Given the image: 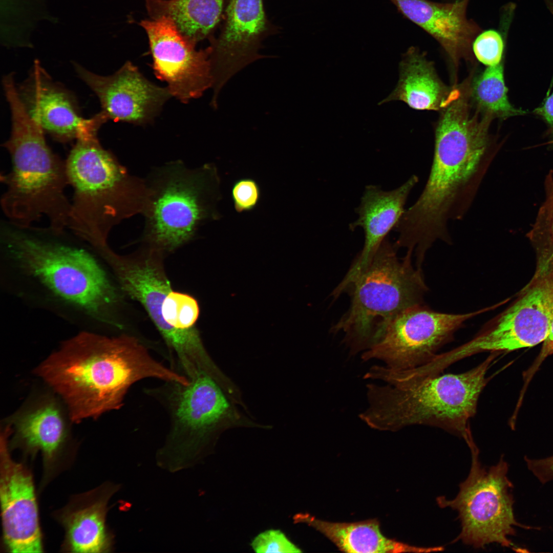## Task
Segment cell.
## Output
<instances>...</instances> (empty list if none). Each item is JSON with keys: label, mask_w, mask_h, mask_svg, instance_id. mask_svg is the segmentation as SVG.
Returning a JSON list of instances; mask_svg holds the SVG:
<instances>
[{"label": "cell", "mask_w": 553, "mask_h": 553, "mask_svg": "<svg viewBox=\"0 0 553 553\" xmlns=\"http://www.w3.org/2000/svg\"><path fill=\"white\" fill-rule=\"evenodd\" d=\"M144 237L157 251L173 250L192 240L206 221L219 217L220 178L213 164L189 168L176 161L145 179Z\"/></svg>", "instance_id": "cell-9"}, {"label": "cell", "mask_w": 553, "mask_h": 553, "mask_svg": "<svg viewBox=\"0 0 553 553\" xmlns=\"http://www.w3.org/2000/svg\"><path fill=\"white\" fill-rule=\"evenodd\" d=\"M535 112L546 121L550 126L553 133V93L546 99L541 107L536 109Z\"/></svg>", "instance_id": "cell-33"}, {"label": "cell", "mask_w": 553, "mask_h": 553, "mask_svg": "<svg viewBox=\"0 0 553 553\" xmlns=\"http://www.w3.org/2000/svg\"><path fill=\"white\" fill-rule=\"evenodd\" d=\"M418 181L413 175L399 187L384 190L376 185H368L356 208L357 219L349 225L353 230L361 228L364 233L363 248L341 281L347 286L353 283L371 263L389 232L395 228L404 213L411 192Z\"/></svg>", "instance_id": "cell-20"}, {"label": "cell", "mask_w": 553, "mask_h": 553, "mask_svg": "<svg viewBox=\"0 0 553 553\" xmlns=\"http://www.w3.org/2000/svg\"><path fill=\"white\" fill-rule=\"evenodd\" d=\"M148 38L156 77L182 103L198 98L212 86L210 48L197 50L171 18L163 16L140 23Z\"/></svg>", "instance_id": "cell-14"}, {"label": "cell", "mask_w": 553, "mask_h": 553, "mask_svg": "<svg viewBox=\"0 0 553 553\" xmlns=\"http://www.w3.org/2000/svg\"><path fill=\"white\" fill-rule=\"evenodd\" d=\"M495 356L491 354L474 368L459 374L415 377L383 366H373L367 379L386 383L367 385V408L359 417L369 427L397 431L413 425L441 429L473 439L469 422L476 413L479 397L490 378L487 372Z\"/></svg>", "instance_id": "cell-4"}, {"label": "cell", "mask_w": 553, "mask_h": 553, "mask_svg": "<svg viewBox=\"0 0 553 553\" xmlns=\"http://www.w3.org/2000/svg\"><path fill=\"white\" fill-rule=\"evenodd\" d=\"M34 373L61 399L77 423L120 409L131 387L142 379L185 381L134 336L83 330L62 342Z\"/></svg>", "instance_id": "cell-3"}, {"label": "cell", "mask_w": 553, "mask_h": 553, "mask_svg": "<svg viewBox=\"0 0 553 553\" xmlns=\"http://www.w3.org/2000/svg\"><path fill=\"white\" fill-rule=\"evenodd\" d=\"M494 307L452 314L432 310L422 304L414 306L389 323L376 343L362 353L361 358L379 360L396 370L420 367L434 358L466 320Z\"/></svg>", "instance_id": "cell-13"}, {"label": "cell", "mask_w": 553, "mask_h": 553, "mask_svg": "<svg viewBox=\"0 0 553 553\" xmlns=\"http://www.w3.org/2000/svg\"><path fill=\"white\" fill-rule=\"evenodd\" d=\"M225 13L221 32L209 46L215 95L248 66L268 58L260 53L268 29L263 0H227Z\"/></svg>", "instance_id": "cell-16"}, {"label": "cell", "mask_w": 553, "mask_h": 553, "mask_svg": "<svg viewBox=\"0 0 553 553\" xmlns=\"http://www.w3.org/2000/svg\"><path fill=\"white\" fill-rule=\"evenodd\" d=\"M97 134L78 137L66 160L73 189L67 228L93 249L108 245L115 225L142 214L147 196L145 179L131 175Z\"/></svg>", "instance_id": "cell-6"}, {"label": "cell", "mask_w": 553, "mask_h": 553, "mask_svg": "<svg viewBox=\"0 0 553 553\" xmlns=\"http://www.w3.org/2000/svg\"><path fill=\"white\" fill-rule=\"evenodd\" d=\"M507 92L501 63L487 67L470 87V96L478 111L492 118H507L524 113L510 103Z\"/></svg>", "instance_id": "cell-26"}, {"label": "cell", "mask_w": 553, "mask_h": 553, "mask_svg": "<svg viewBox=\"0 0 553 553\" xmlns=\"http://www.w3.org/2000/svg\"><path fill=\"white\" fill-rule=\"evenodd\" d=\"M156 258L145 256L124 263L118 274L121 287L145 309L182 373L192 377L200 372H210L216 363L197 328L180 331L175 328L176 308L182 293L172 289Z\"/></svg>", "instance_id": "cell-12"}, {"label": "cell", "mask_w": 553, "mask_h": 553, "mask_svg": "<svg viewBox=\"0 0 553 553\" xmlns=\"http://www.w3.org/2000/svg\"><path fill=\"white\" fill-rule=\"evenodd\" d=\"M10 427L1 435L0 499L3 537L11 552L43 551L33 480L28 469L12 459L8 448Z\"/></svg>", "instance_id": "cell-15"}, {"label": "cell", "mask_w": 553, "mask_h": 553, "mask_svg": "<svg viewBox=\"0 0 553 553\" xmlns=\"http://www.w3.org/2000/svg\"><path fill=\"white\" fill-rule=\"evenodd\" d=\"M468 446L471 465L467 478L459 484L458 494L452 499L443 496L436 498L440 508H450L458 513L461 529L453 542L461 541L475 548L497 543L518 551L520 549L508 537L516 535V526L528 529L532 527L515 519L514 486L507 475L508 463L502 456L496 464L483 466L475 442Z\"/></svg>", "instance_id": "cell-10"}, {"label": "cell", "mask_w": 553, "mask_h": 553, "mask_svg": "<svg viewBox=\"0 0 553 553\" xmlns=\"http://www.w3.org/2000/svg\"><path fill=\"white\" fill-rule=\"evenodd\" d=\"M396 251L386 238L370 264L346 291L350 306L331 331L344 333L343 341L352 355L372 347L398 314L422 304L427 286L421 270L412 266V253L407 252L400 261Z\"/></svg>", "instance_id": "cell-8"}, {"label": "cell", "mask_w": 553, "mask_h": 553, "mask_svg": "<svg viewBox=\"0 0 553 553\" xmlns=\"http://www.w3.org/2000/svg\"><path fill=\"white\" fill-rule=\"evenodd\" d=\"M452 90L440 80L424 55L411 47L400 62L396 87L379 104L400 100L413 109L441 111L447 104Z\"/></svg>", "instance_id": "cell-24"}, {"label": "cell", "mask_w": 553, "mask_h": 553, "mask_svg": "<svg viewBox=\"0 0 553 553\" xmlns=\"http://www.w3.org/2000/svg\"><path fill=\"white\" fill-rule=\"evenodd\" d=\"M528 469L542 484L553 480V456L539 459L524 457Z\"/></svg>", "instance_id": "cell-31"}, {"label": "cell", "mask_w": 553, "mask_h": 553, "mask_svg": "<svg viewBox=\"0 0 553 553\" xmlns=\"http://www.w3.org/2000/svg\"><path fill=\"white\" fill-rule=\"evenodd\" d=\"M553 354V310L548 335L543 342L536 364L538 366L548 356Z\"/></svg>", "instance_id": "cell-32"}, {"label": "cell", "mask_w": 553, "mask_h": 553, "mask_svg": "<svg viewBox=\"0 0 553 553\" xmlns=\"http://www.w3.org/2000/svg\"><path fill=\"white\" fill-rule=\"evenodd\" d=\"M461 1V0H455V1Z\"/></svg>", "instance_id": "cell-35"}, {"label": "cell", "mask_w": 553, "mask_h": 553, "mask_svg": "<svg viewBox=\"0 0 553 553\" xmlns=\"http://www.w3.org/2000/svg\"><path fill=\"white\" fill-rule=\"evenodd\" d=\"M0 242L1 283L13 296L83 331L98 332L112 322L116 289L85 242L65 230L9 221L1 225Z\"/></svg>", "instance_id": "cell-1"}, {"label": "cell", "mask_w": 553, "mask_h": 553, "mask_svg": "<svg viewBox=\"0 0 553 553\" xmlns=\"http://www.w3.org/2000/svg\"><path fill=\"white\" fill-rule=\"evenodd\" d=\"M406 18L433 36L455 63L470 55L479 27L467 19L469 0L439 3L428 0H390Z\"/></svg>", "instance_id": "cell-21"}, {"label": "cell", "mask_w": 553, "mask_h": 553, "mask_svg": "<svg viewBox=\"0 0 553 553\" xmlns=\"http://www.w3.org/2000/svg\"><path fill=\"white\" fill-rule=\"evenodd\" d=\"M74 67L98 97L102 111L114 121L137 125L151 122L172 97L167 87L148 80L130 61L107 76L93 73L77 63Z\"/></svg>", "instance_id": "cell-17"}, {"label": "cell", "mask_w": 553, "mask_h": 553, "mask_svg": "<svg viewBox=\"0 0 553 553\" xmlns=\"http://www.w3.org/2000/svg\"><path fill=\"white\" fill-rule=\"evenodd\" d=\"M143 391L160 403L168 415V432L158 455L167 459V467L173 471L188 465L227 429L271 428L243 413L222 388L205 374L187 384L164 381Z\"/></svg>", "instance_id": "cell-7"}, {"label": "cell", "mask_w": 553, "mask_h": 553, "mask_svg": "<svg viewBox=\"0 0 553 553\" xmlns=\"http://www.w3.org/2000/svg\"><path fill=\"white\" fill-rule=\"evenodd\" d=\"M545 199L530 231L544 235L553 242V170L544 179Z\"/></svg>", "instance_id": "cell-29"}, {"label": "cell", "mask_w": 553, "mask_h": 553, "mask_svg": "<svg viewBox=\"0 0 553 553\" xmlns=\"http://www.w3.org/2000/svg\"><path fill=\"white\" fill-rule=\"evenodd\" d=\"M256 552H300L302 551L279 530H268L258 535L251 543Z\"/></svg>", "instance_id": "cell-30"}, {"label": "cell", "mask_w": 553, "mask_h": 553, "mask_svg": "<svg viewBox=\"0 0 553 553\" xmlns=\"http://www.w3.org/2000/svg\"><path fill=\"white\" fill-rule=\"evenodd\" d=\"M70 422L66 406L50 389L30 397L6 423L11 427L14 445L33 455L40 452L48 467L66 446Z\"/></svg>", "instance_id": "cell-19"}, {"label": "cell", "mask_w": 553, "mask_h": 553, "mask_svg": "<svg viewBox=\"0 0 553 553\" xmlns=\"http://www.w3.org/2000/svg\"><path fill=\"white\" fill-rule=\"evenodd\" d=\"M530 242L537 260L533 278L512 304L463 344L466 355L530 347L546 338L553 310V243L543 238Z\"/></svg>", "instance_id": "cell-11"}, {"label": "cell", "mask_w": 553, "mask_h": 553, "mask_svg": "<svg viewBox=\"0 0 553 553\" xmlns=\"http://www.w3.org/2000/svg\"><path fill=\"white\" fill-rule=\"evenodd\" d=\"M119 486L105 483L74 498L61 510L59 520L65 531L63 547L74 552H107L113 537L107 527L108 503Z\"/></svg>", "instance_id": "cell-22"}, {"label": "cell", "mask_w": 553, "mask_h": 553, "mask_svg": "<svg viewBox=\"0 0 553 553\" xmlns=\"http://www.w3.org/2000/svg\"><path fill=\"white\" fill-rule=\"evenodd\" d=\"M261 196L258 182L250 178L237 180L232 185L231 196L235 210L239 213L250 211L258 205Z\"/></svg>", "instance_id": "cell-28"}, {"label": "cell", "mask_w": 553, "mask_h": 553, "mask_svg": "<svg viewBox=\"0 0 553 553\" xmlns=\"http://www.w3.org/2000/svg\"><path fill=\"white\" fill-rule=\"evenodd\" d=\"M470 105L457 96L441 111L428 179L395 228L396 246L419 258L437 241L451 243L449 222L466 214L496 153L488 132L491 120L472 114Z\"/></svg>", "instance_id": "cell-2"}, {"label": "cell", "mask_w": 553, "mask_h": 553, "mask_svg": "<svg viewBox=\"0 0 553 553\" xmlns=\"http://www.w3.org/2000/svg\"><path fill=\"white\" fill-rule=\"evenodd\" d=\"M472 46L477 59L485 66H493L501 63L504 42L498 31L489 29L479 33Z\"/></svg>", "instance_id": "cell-27"}, {"label": "cell", "mask_w": 553, "mask_h": 553, "mask_svg": "<svg viewBox=\"0 0 553 553\" xmlns=\"http://www.w3.org/2000/svg\"><path fill=\"white\" fill-rule=\"evenodd\" d=\"M223 0H146L151 19L165 16L174 22L189 41L197 44L208 37L220 20Z\"/></svg>", "instance_id": "cell-25"}, {"label": "cell", "mask_w": 553, "mask_h": 553, "mask_svg": "<svg viewBox=\"0 0 553 553\" xmlns=\"http://www.w3.org/2000/svg\"><path fill=\"white\" fill-rule=\"evenodd\" d=\"M27 111L44 131L57 141L66 142L98 131L108 119L103 111L90 119L81 117L74 99L52 81L35 62L27 79L17 90Z\"/></svg>", "instance_id": "cell-18"}, {"label": "cell", "mask_w": 553, "mask_h": 553, "mask_svg": "<svg viewBox=\"0 0 553 553\" xmlns=\"http://www.w3.org/2000/svg\"><path fill=\"white\" fill-rule=\"evenodd\" d=\"M549 11L553 14V0H544Z\"/></svg>", "instance_id": "cell-34"}, {"label": "cell", "mask_w": 553, "mask_h": 553, "mask_svg": "<svg viewBox=\"0 0 553 553\" xmlns=\"http://www.w3.org/2000/svg\"><path fill=\"white\" fill-rule=\"evenodd\" d=\"M11 133L3 144L12 167L1 176L6 190L1 199L9 221L29 226L46 217L52 228H67L71 203L65 195L69 185L66 161L48 145L40 125L27 111L18 93L9 91Z\"/></svg>", "instance_id": "cell-5"}, {"label": "cell", "mask_w": 553, "mask_h": 553, "mask_svg": "<svg viewBox=\"0 0 553 553\" xmlns=\"http://www.w3.org/2000/svg\"><path fill=\"white\" fill-rule=\"evenodd\" d=\"M298 522L313 527L347 552L399 553L440 551L442 546L420 547L388 538L380 530L376 519L353 522H333L318 519L308 514L294 517Z\"/></svg>", "instance_id": "cell-23"}]
</instances>
